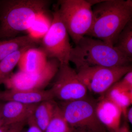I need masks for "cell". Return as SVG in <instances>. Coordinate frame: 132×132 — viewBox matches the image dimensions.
<instances>
[{
  "label": "cell",
  "mask_w": 132,
  "mask_h": 132,
  "mask_svg": "<svg viewBox=\"0 0 132 132\" xmlns=\"http://www.w3.org/2000/svg\"><path fill=\"white\" fill-rule=\"evenodd\" d=\"M93 12V23L86 36L114 46L121 31L132 20V1L105 0L95 5Z\"/></svg>",
  "instance_id": "obj_1"
},
{
  "label": "cell",
  "mask_w": 132,
  "mask_h": 132,
  "mask_svg": "<svg viewBox=\"0 0 132 132\" xmlns=\"http://www.w3.org/2000/svg\"><path fill=\"white\" fill-rule=\"evenodd\" d=\"M50 3L47 0L0 1V40L15 38L30 29Z\"/></svg>",
  "instance_id": "obj_2"
},
{
  "label": "cell",
  "mask_w": 132,
  "mask_h": 132,
  "mask_svg": "<svg viewBox=\"0 0 132 132\" xmlns=\"http://www.w3.org/2000/svg\"><path fill=\"white\" fill-rule=\"evenodd\" d=\"M132 59L100 40L85 36L71 49L69 62L78 69L83 67H124L130 65Z\"/></svg>",
  "instance_id": "obj_3"
},
{
  "label": "cell",
  "mask_w": 132,
  "mask_h": 132,
  "mask_svg": "<svg viewBox=\"0 0 132 132\" xmlns=\"http://www.w3.org/2000/svg\"><path fill=\"white\" fill-rule=\"evenodd\" d=\"M97 102L84 98L62 102L59 105L72 132H108L96 112Z\"/></svg>",
  "instance_id": "obj_4"
},
{
  "label": "cell",
  "mask_w": 132,
  "mask_h": 132,
  "mask_svg": "<svg viewBox=\"0 0 132 132\" xmlns=\"http://www.w3.org/2000/svg\"><path fill=\"white\" fill-rule=\"evenodd\" d=\"M59 14L75 44L87 35L93 21L92 6L88 1L61 0L59 1Z\"/></svg>",
  "instance_id": "obj_5"
},
{
  "label": "cell",
  "mask_w": 132,
  "mask_h": 132,
  "mask_svg": "<svg viewBox=\"0 0 132 132\" xmlns=\"http://www.w3.org/2000/svg\"><path fill=\"white\" fill-rule=\"evenodd\" d=\"M40 45V48L47 58L56 59L60 65H69L72 47L68 33L57 8L53 13L50 27L43 35Z\"/></svg>",
  "instance_id": "obj_6"
},
{
  "label": "cell",
  "mask_w": 132,
  "mask_h": 132,
  "mask_svg": "<svg viewBox=\"0 0 132 132\" xmlns=\"http://www.w3.org/2000/svg\"><path fill=\"white\" fill-rule=\"evenodd\" d=\"M78 77L87 90L103 95L125 75L132 70L131 65L118 67H83L77 69Z\"/></svg>",
  "instance_id": "obj_7"
},
{
  "label": "cell",
  "mask_w": 132,
  "mask_h": 132,
  "mask_svg": "<svg viewBox=\"0 0 132 132\" xmlns=\"http://www.w3.org/2000/svg\"><path fill=\"white\" fill-rule=\"evenodd\" d=\"M60 65L56 59H49L45 68L40 72L30 73L19 71L11 75L3 84L7 89L45 90L53 79Z\"/></svg>",
  "instance_id": "obj_8"
},
{
  "label": "cell",
  "mask_w": 132,
  "mask_h": 132,
  "mask_svg": "<svg viewBox=\"0 0 132 132\" xmlns=\"http://www.w3.org/2000/svg\"><path fill=\"white\" fill-rule=\"evenodd\" d=\"M50 88L54 98L69 101L84 98L87 89L69 65H60Z\"/></svg>",
  "instance_id": "obj_9"
},
{
  "label": "cell",
  "mask_w": 132,
  "mask_h": 132,
  "mask_svg": "<svg viewBox=\"0 0 132 132\" xmlns=\"http://www.w3.org/2000/svg\"><path fill=\"white\" fill-rule=\"evenodd\" d=\"M96 112L99 120L108 132L115 131L120 127L122 111L113 102L101 96L97 102Z\"/></svg>",
  "instance_id": "obj_10"
},
{
  "label": "cell",
  "mask_w": 132,
  "mask_h": 132,
  "mask_svg": "<svg viewBox=\"0 0 132 132\" xmlns=\"http://www.w3.org/2000/svg\"><path fill=\"white\" fill-rule=\"evenodd\" d=\"M50 89L48 90H22L7 89L1 92L0 100L16 102L27 105L38 104L54 99Z\"/></svg>",
  "instance_id": "obj_11"
},
{
  "label": "cell",
  "mask_w": 132,
  "mask_h": 132,
  "mask_svg": "<svg viewBox=\"0 0 132 132\" xmlns=\"http://www.w3.org/2000/svg\"><path fill=\"white\" fill-rule=\"evenodd\" d=\"M38 104L27 105L12 101L2 104V113L5 125L27 121L33 115Z\"/></svg>",
  "instance_id": "obj_12"
},
{
  "label": "cell",
  "mask_w": 132,
  "mask_h": 132,
  "mask_svg": "<svg viewBox=\"0 0 132 132\" xmlns=\"http://www.w3.org/2000/svg\"><path fill=\"white\" fill-rule=\"evenodd\" d=\"M44 52L40 48H29L22 55L18 65L19 71L27 73H35L43 70L48 60Z\"/></svg>",
  "instance_id": "obj_13"
},
{
  "label": "cell",
  "mask_w": 132,
  "mask_h": 132,
  "mask_svg": "<svg viewBox=\"0 0 132 132\" xmlns=\"http://www.w3.org/2000/svg\"><path fill=\"white\" fill-rule=\"evenodd\" d=\"M40 40L29 34L0 40V61L10 55L27 47H37Z\"/></svg>",
  "instance_id": "obj_14"
},
{
  "label": "cell",
  "mask_w": 132,
  "mask_h": 132,
  "mask_svg": "<svg viewBox=\"0 0 132 132\" xmlns=\"http://www.w3.org/2000/svg\"><path fill=\"white\" fill-rule=\"evenodd\" d=\"M58 104L54 100L42 102L37 105L33 117L38 127L43 132L53 118Z\"/></svg>",
  "instance_id": "obj_15"
},
{
  "label": "cell",
  "mask_w": 132,
  "mask_h": 132,
  "mask_svg": "<svg viewBox=\"0 0 132 132\" xmlns=\"http://www.w3.org/2000/svg\"><path fill=\"white\" fill-rule=\"evenodd\" d=\"M102 96L109 99L116 104L121 109L125 118L128 108L132 103V92L126 91L114 84Z\"/></svg>",
  "instance_id": "obj_16"
},
{
  "label": "cell",
  "mask_w": 132,
  "mask_h": 132,
  "mask_svg": "<svg viewBox=\"0 0 132 132\" xmlns=\"http://www.w3.org/2000/svg\"><path fill=\"white\" fill-rule=\"evenodd\" d=\"M31 47H27L14 52L0 61V85L12 74V72L24 52Z\"/></svg>",
  "instance_id": "obj_17"
},
{
  "label": "cell",
  "mask_w": 132,
  "mask_h": 132,
  "mask_svg": "<svg viewBox=\"0 0 132 132\" xmlns=\"http://www.w3.org/2000/svg\"><path fill=\"white\" fill-rule=\"evenodd\" d=\"M114 46L124 55L132 59V20L119 35Z\"/></svg>",
  "instance_id": "obj_18"
},
{
  "label": "cell",
  "mask_w": 132,
  "mask_h": 132,
  "mask_svg": "<svg viewBox=\"0 0 132 132\" xmlns=\"http://www.w3.org/2000/svg\"><path fill=\"white\" fill-rule=\"evenodd\" d=\"M44 132H72L58 105L52 120Z\"/></svg>",
  "instance_id": "obj_19"
},
{
  "label": "cell",
  "mask_w": 132,
  "mask_h": 132,
  "mask_svg": "<svg viewBox=\"0 0 132 132\" xmlns=\"http://www.w3.org/2000/svg\"><path fill=\"white\" fill-rule=\"evenodd\" d=\"M118 86L128 92H132V70L127 72L121 80L116 82Z\"/></svg>",
  "instance_id": "obj_20"
},
{
  "label": "cell",
  "mask_w": 132,
  "mask_h": 132,
  "mask_svg": "<svg viewBox=\"0 0 132 132\" xmlns=\"http://www.w3.org/2000/svg\"><path fill=\"white\" fill-rule=\"evenodd\" d=\"M27 121L4 125L0 127V132H21Z\"/></svg>",
  "instance_id": "obj_21"
},
{
  "label": "cell",
  "mask_w": 132,
  "mask_h": 132,
  "mask_svg": "<svg viewBox=\"0 0 132 132\" xmlns=\"http://www.w3.org/2000/svg\"><path fill=\"white\" fill-rule=\"evenodd\" d=\"M27 124L28 125V128L26 132H43L35 123L33 115L27 120Z\"/></svg>",
  "instance_id": "obj_22"
},
{
  "label": "cell",
  "mask_w": 132,
  "mask_h": 132,
  "mask_svg": "<svg viewBox=\"0 0 132 132\" xmlns=\"http://www.w3.org/2000/svg\"><path fill=\"white\" fill-rule=\"evenodd\" d=\"M113 132H130L129 127L127 123H125L122 126H120L118 130Z\"/></svg>",
  "instance_id": "obj_23"
},
{
  "label": "cell",
  "mask_w": 132,
  "mask_h": 132,
  "mask_svg": "<svg viewBox=\"0 0 132 132\" xmlns=\"http://www.w3.org/2000/svg\"><path fill=\"white\" fill-rule=\"evenodd\" d=\"M126 118H127L128 122L131 124L132 123V107L128 109Z\"/></svg>",
  "instance_id": "obj_24"
},
{
  "label": "cell",
  "mask_w": 132,
  "mask_h": 132,
  "mask_svg": "<svg viewBox=\"0 0 132 132\" xmlns=\"http://www.w3.org/2000/svg\"><path fill=\"white\" fill-rule=\"evenodd\" d=\"M2 104L0 103V127L5 125V121L3 119L2 113Z\"/></svg>",
  "instance_id": "obj_25"
},
{
  "label": "cell",
  "mask_w": 132,
  "mask_h": 132,
  "mask_svg": "<svg viewBox=\"0 0 132 132\" xmlns=\"http://www.w3.org/2000/svg\"><path fill=\"white\" fill-rule=\"evenodd\" d=\"M21 132H26V131H23V130H22V131Z\"/></svg>",
  "instance_id": "obj_26"
},
{
  "label": "cell",
  "mask_w": 132,
  "mask_h": 132,
  "mask_svg": "<svg viewBox=\"0 0 132 132\" xmlns=\"http://www.w3.org/2000/svg\"><path fill=\"white\" fill-rule=\"evenodd\" d=\"M1 92H0V97H1Z\"/></svg>",
  "instance_id": "obj_27"
},
{
  "label": "cell",
  "mask_w": 132,
  "mask_h": 132,
  "mask_svg": "<svg viewBox=\"0 0 132 132\" xmlns=\"http://www.w3.org/2000/svg\"></svg>",
  "instance_id": "obj_28"
},
{
  "label": "cell",
  "mask_w": 132,
  "mask_h": 132,
  "mask_svg": "<svg viewBox=\"0 0 132 132\" xmlns=\"http://www.w3.org/2000/svg\"></svg>",
  "instance_id": "obj_29"
}]
</instances>
